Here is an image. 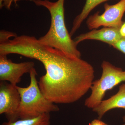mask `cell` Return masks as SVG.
I'll return each mask as SVG.
<instances>
[{"label": "cell", "mask_w": 125, "mask_h": 125, "mask_svg": "<svg viewBox=\"0 0 125 125\" xmlns=\"http://www.w3.org/2000/svg\"><path fill=\"white\" fill-rule=\"evenodd\" d=\"M16 86L6 81L0 83V114H5L9 121L19 119L21 98Z\"/></svg>", "instance_id": "8992f818"}, {"label": "cell", "mask_w": 125, "mask_h": 125, "mask_svg": "<svg viewBox=\"0 0 125 125\" xmlns=\"http://www.w3.org/2000/svg\"><path fill=\"white\" fill-rule=\"evenodd\" d=\"M89 125H108L100 119H94L90 123Z\"/></svg>", "instance_id": "9a60e30c"}, {"label": "cell", "mask_w": 125, "mask_h": 125, "mask_svg": "<svg viewBox=\"0 0 125 125\" xmlns=\"http://www.w3.org/2000/svg\"><path fill=\"white\" fill-rule=\"evenodd\" d=\"M102 73L100 79L93 81L90 89L92 93L86 99L84 105L89 108L97 106L103 101L106 92L125 81V71L107 61L102 62Z\"/></svg>", "instance_id": "277c9868"}, {"label": "cell", "mask_w": 125, "mask_h": 125, "mask_svg": "<svg viewBox=\"0 0 125 125\" xmlns=\"http://www.w3.org/2000/svg\"><path fill=\"white\" fill-rule=\"evenodd\" d=\"M29 74L30 82L28 87L16 86L21 98L18 111L19 119H30L46 113L58 112L60 108L58 106L49 101L42 93L36 79L37 73L34 67Z\"/></svg>", "instance_id": "3957f363"}, {"label": "cell", "mask_w": 125, "mask_h": 125, "mask_svg": "<svg viewBox=\"0 0 125 125\" xmlns=\"http://www.w3.org/2000/svg\"><path fill=\"white\" fill-rule=\"evenodd\" d=\"M49 113H46L37 117L28 119H20L15 121L4 122L1 125H50Z\"/></svg>", "instance_id": "8fae6325"}, {"label": "cell", "mask_w": 125, "mask_h": 125, "mask_svg": "<svg viewBox=\"0 0 125 125\" xmlns=\"http://www.w3.org/2000/svg\"><path fill=\"white\" fill-rule=\"evenodd\" d=\"M16 54L42 63L46 74L38 81L42 93L54 103L68 104L90 89L94 78L92 65L73 55L45 45L35 37L21 35L0 43V55Z\"/></svg>", "instance_id": "6da1fadb"}, {"label": "cell", "mask_w": 125, "mask_h": 125, "mask_svg": "<svg viewBox=\"0 0 125 125\" xmlns=\"http://www.w3.org/2000/svg\"><path fill=\"white\" fill-rule=\"evenodd\" d=\"M37 6L46 8L51 15L50 28L39 39L45 45L79 58L81 53L66 27L64 19L65 0L51 2L48 0H32Z\"/></svg>", "instance_id": "7a4b0ae2"}, {"label": "cell", "mask_w": 125, "mask_h": 125, "mask_svg": "<svg viewBox=\"0 0 125 125\" xmlns=\"http://www.w3.org/2000/svg\"><path fill=\"white\" fill-rule=\"evenodd\" d=\"M16 34L4 30H1L0 32V43L4 42L10 39L11 37L17 36Z\"/></svg>", "instance_id": "7c38bea8"}, {"label": "cell", "mask_w": 125, "mask_h": 125, "mask_svg": "<svg viewBox=\"0 0 125 125\" xmlns=\"http://www.w3.org/2000/svg\"><path fill=\"white\" fill-rule=\"evenodd\" d=\"M120 29L103 27L101 29H94L76 37L74 42L78 45L84 40H99L112 46L122 37L120 32Z\"/></svg>", "instance_id": "ba28073f"}, {"label": "cell", "mask_w": 125, "mask_h": 125, "mask_svg": "<svg viewBox=\"0 0 125 125\" xmlns=\"http://www.w3.org/2000/svg\"><path fill=\"white\" fill-rule=\"evenodd\" d=\"M112 46L125 54V37H122Z\"/></svg>", "instance_id": "4fadbf2b"}, {"label": "cell", "mask_w": 125, "mask_h": 125, "mask_svg": "<svg viewBox=\"0 0 125 125\" xmlns=\"http://www.w3.org/2000/svg\"><path fill=\"white\" fill-rule=\"evenodd\" d=\"M115 108L125 109V84L119 87L116 94L108 99L103 100L99 105L92 109L97 114L98 119L101 120L106 113Z\"/></svg>", "instance_id": "9c48e42d"}, {"label": "cell", "mask_w": 125, "mask_h": 125, "mask_svg": "<svg viewBox=\"0 0 125 125\" xmlns=\"http://www.w3.org/2000/svg\"><path fill=\"white\" fill-rule=\"evenodd\" d=\"M120 32L122 37H125V22L123 23L120 28Z\"/></svg>", "instance_id": "2e32d148"}, {"label": "cell", "mask_w": 125, "mask_h": 125, "mask_svg": "<svg viewBox=\"0 0 125 125\" xmlns=\"http://www.w3.org/2000/svg\"><path fill=\"white\" fill-rule=\"evenodd\" d=\"M104 8L105 11L102 14L98 11L87 19L88 28L91 30L101 27L120 28L124 23L122 19L125 12V0H120L114 5L106 3Z\"/></svg>", "instance_id": "5b68a950"}, {"label": "cell", "mask_w": 125, "mask_h": 125, "mask_svg": "<svg viewBox=\"0 0 125 125\" xmlns=\"http://www.w3.org/2000/svg\"><path fill=\"white\" fill-rule=\"evenodd\" d=\"M20 0H0V8L5 7L8 10H10L11 5L14 3L17 6V2Z\"/></svg>", "instance_id": "5bb4252c"}, {"label": "cell", "mask_w": 125, "mask_h": 125, "mask_svg": "<svg viewBox=\"0 0 125 125\" xmlns=\"http://www.w3.org/2000/svg\"><path fill=\"white\" fill-rule=\"evenodd\" d=\"M123 122H125V115L123 117ZM125 125V123L123 124V125Z\"/></svg>", "instance_id": "e0dca14e"}, {"label": "cell", "mask_w": 125, "mask_h": 125, "mask_svg": "<svg viewBox=\"0 0 125 125\" xmlns=\"http://www.w3.org/2000/svg\"><path fill=\"white\" fill-rule=\"evenodd\" d=\"M109 0H86L85 5L82 11L74 20L73 26L70 34L72 36L77 31L83 21L88 17L90 12L101 3Z\"/></svg>", "instance_id": "30bf717a"}, {"label": "cell", "mask_w": 125, "mask_h": 125, "mask_svg": "<svg viewBox=\"0 0 125 125\" xmlns=\"http://www.w3.org/2000/svg\"><path fill=\"white\" fill-rule=\"evenodd\" d=\"M34 65L33 62L15 63L8 59L7 56L0 55V80L17 85L23 75L29 73Z\"/></svg>", "instance_id": "52a82bcc"}]
</instances>
